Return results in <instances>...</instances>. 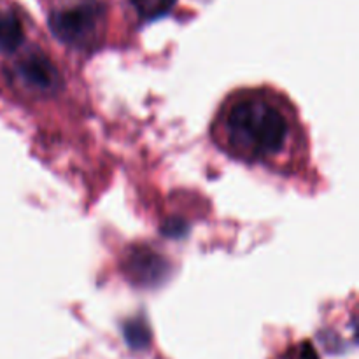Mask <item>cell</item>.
<instances>
[{"mask_svg": "<svg viewBox=\"0 0 359 359\" xmlns=\"http://www.w3.org/2000/svg\"><path fill=\"white\" fill-rule=\"evenodd\" d=\"M221 135L237 158L269 161L286 149L291 121L273 98L248 93L231 100L221 116Z\"/></svg>", "mask_w": 359, "mask_h": 359, "instance_id": "obj_1", "label": "cell"}, {"mask_svg": "<svg viewBox=\"0 0 359 359\" xmlns=\"http://www.w3.org/2000/svg\"><path fill=\"white\" fill-rule=\"evenodd\" d=\"M105 6L100 0H81L49 16V28L60 41L70 46L88 44L95 37L104 18Z\"/></svg>", "mask_w": 359, "mask_h": 359, "instance_id": "obj_2", "label": "cell"}, {"mask_svg": "<svg viewBox=\"0 0 359 359\" xmlns=\"http://www.w3.org/2000/svg\"><path fill=\"white\" fill-rule=\"evenodd\" d=\"M16 74L28 88L37 91H53L60 84L55 63L41 51H32L18 62Z\"/></svg>", "mask_w": 359, "mask_h": 359, "instance_id": "obj_3", "label": "cell"}, {"mask_svg": "<svg viewBox=\"0 0 359 359\" xmlns=\"http://www.w3.org/2000/svg\"><path fill=\"white\" fill-rule=\"evenodd\" d=\"M126 273L139 286H153L165 277L167 262L149 249H135L126 259Z\"/></svg>", "mask_w": 359, "mask_h": 359, "instance_id": "obj_4", "label": "cell"}, {"mask_svg": "<svg viewBox=\"0 0 359 359\" xmlns=\"http://www.w3.org/2000/svg\"><path fill=\"white\" fill-rule=\"evenodd\" d=\"M25 32L20 18L13 11L0 9V51L13 53L23 44Z\"/></svg>", "mask_w": 359, "mask_h": 359, "instance_id": "obj_5", "label": "cell"}, {"mask_svg": "<svg viewBox=\"0 0 359 359\" xmlns=\"http://www.w3.org/2000/svg\"><path fill=\"white\" fill-rule=\"evenodd\" d=\"M133 9L144 20H156L170 13L177 0H130Z\"/></svg>", "mask_w": 359, "mask_h": 359, "instance_id": "obj_6", "label": "cell"}, {"mask_svg": "<svg viewBox=\"0 0 359 359\" xmlns=\"http://www.w3.org/2000/svg\"><path fill=\"white\" fill-rule=\"evenodd\" d=\"M125 339L132 349H146L149 346L151 333L147 330V325L144 321H130L125 325Z\"/></svg>", "mask_w": 359, "mask_h": 359, "instance_id": "obj_7", "label": "cell"}, {"mask_svg": "<svg viewBox=\"0 0 359 359\" xmlns=\"http://www.w3.org/2000/svg\"><path fill=\"white\" fill-rule=\"evenodd\" d=\"M302 359H318L311 344H305L304 346V351H302Z\"/></svg>", "mask_w": 359, "mask_h": 359, "instance_id": "obj_8", "label": "cell"}]
</instances>
